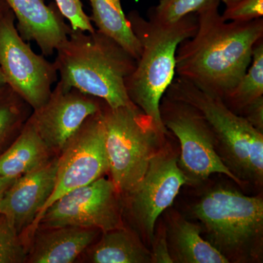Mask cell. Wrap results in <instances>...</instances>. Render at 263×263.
<instances>
[{
  "mask_svg": "<svg viewBox=\"0 0 263 263\" xmlns=\"http://www.w3.org/2000/svg\"><path fill=\"white\" fill-rule=\"evenodd\" d=\"M220 3L197 13L196 32L176 51V74L223 99L248 70L254 46L263 39V19L226 22Z\"/></svg>",
  "mask_w": 263,
  "mask_h": 263,
  "instance_id": "obj_1",
  "label": "cell"
},
{
  "mask_svg": "<svg viewBox=\"0 0 263 263\" xmlns=\"http://www.w3.org/2000/svg\"><path fill=\"white\" fill-rule=\"evenodd\" d=\"M54 62L60 82L103 100L110 108L134 105L126 79L137 60L106 34L74 30L57 50Z\"/></svg>",
  "mask_w": 263,
  "mask_h": 263,
  "instance_id": "obj_2",
  "label": "cell"
},
{
  "mask_svg": "<svg viewBox=\"0 0 263 263\" xmlns=\"http://www.w3.org/2000/svg\"><path fill=\"white\" fill-rule=\"evenodd\" d=\"M127 17L141 46L136 69L126 79L128 97L156 127L170 135L161 119V100L176 75V53L180 43L196 32L197 15H188L173 24L143 18L137 10H132Z\"/></svg>",
  "mask_w": 263,
  "mask_h": 263,
  "instance_id": "obj_3",
  "label": "cell"
},
{
  "mask_svg": "<svg viewBox=\"0 0 263 263\" xmlns=\"http://www.w3.org/2000/svg\"><path fill=\"white\" fill-rule=\"evenodd\" d=\"M165 93L202 114L215 138L219 157L240 182L262 184V132L231 110L222 98L205 92L178 76Z\"/></svg>",
  "mask_w": 263,
  "mask_h": 263,
  "instance_id": "obj_4",
  "label": "cell"
},
{
  "mask_svg": "<svg viewBox=\"0 0 263 263\" xmlns=\"http://www.w3.org/2000/svg\"><path fill=\"white\" fill-rule=\"evenodd\" d=\"M193 211L205 229L208 241L230 262L259 258L263 238L261 197L218 187L204 195Z\"/></svg>",
  "mask_w": 263,
  "mask_h": 263,
  "instance_id": "obj_5",
  "label": "cell"
},
{
  "mask_svg": "<svg viewBox=\"0 0 263 263\" xmlns=\"http://www.w3.org/2000/svg\"><path fill=\"white\" fill-rule=\"evenodd\" d=\"M109 174L122 195L130 193L170 135L162 133L136 105L103 110Z\"/></svg>",
  "mask_w": 263,
  "mask_h": 263,
  "instance_id": "obj_6",
  "label": "cell"
},
{
  "mask_svg": "<svg viewBox=\"0 0 263 263\" xmlns=\"http://www.w3.org/2000/svg\"><path fill=\"white\" fill-rule=\"evenodd\" d=\"M160 112L164 127L179 140V165L189 183L201 182L219 174L242 184L221 160L212 129L197 109L165 93Z\"/></svg>",
  "mask_w": 263,
  "mask_h": 263,
  "instance_id": "obj_7",
  "label": "cell"
},
{
  "mask_svg": "<svg viewBox=\"0 0 263 263\" xmlns=\"http://www.w3.org/2000/svg\"><path fill=\"white\" fill-rule=\"evenodd\" d=\"M58 157L54 190L42 212L24 237L23 241L27 247L40 219L53 202L72 190L103 177L109 172L103 110L85 121L67 142Z\"/></svg>",
  "mask_w": 263,
  "mask_h": 263,
  "instance_id": "obj_8",
  "label": "cell"
},
{
  "mask_svg": "<svg viewBox=\"0 0 263 263\" xmlns=\"http://www.w3.org/2000/svg\"><path fill=\"white\" fill-rule=\"evenodd\" d=\"M15 21L11 9L0 17V68L6 84L36 110L47 101L58 72L22 39Z\"/></svg>",
  "mask_w": 263,
  "mask_h": 263,
  "instance_id": "obj_9",
  "label": "cell"
},
{
  "mask_svg": "<svg viewBox=\"0 0 263 263\" xmlns=\"http://www.w3.org/2000/svg\"><path fill=\"white\" fill-rule=\"evenodd\" d=\"M121 195L111 179L103 176L53 202L43 214L37 228L79 227L101 233L121 228L124 226Z\"/></svg>",
  "mask_w": 263,
  "mask_h": 263,
  "instance_id": "obj_10",
  "label": "cell"
},
{
  "mask_svg": "<svg viewBox=\"0 0 263 263\" xmlns=\"http://www.w3.org/2000/svg\"><path fill=\"white\" fill-rule=\"evenodd\" d=\"M188 179L180 168L179 156L165 143L151 160L146 174L127 197L129 214L152 243L159 216L174 203Z\"/></svg>",
  "mask_w": 263,
  "mask_h": 263,
  "instance_id": "obj_11",
  "label": "cell"
},
{
  "mask_svg": "<svg viewBox=\"0 0 263 263\" xmlns=\"http://www.w3.org/2000/svg\"><path fill=\"white\" fill-rule=\"evenodd\" d=\"M105 105L101 99L66 87L59 81L47 101L32 110L29 121L48 148L59 156L85 121Z\"/></svg>",
  "mask_w": 263,
  "mask_h": 263,
  "instance_id": "obj_12",
  "label": "cell"
},
{
  "mask_svg": "<svg viewBox=\"0 0 263 263\" xmlns=\"http://www.w3.org/2000/svg\"><path fill=\"white\" fill-rule=\"evenodd\" d=\"M58 158L55 156L46 164L16 179L0 203V214L8 219L22 240L53 193Z\"/></svg>",
  "mask_w": 263,
  "mask_h": 263,
  "instance_id": "obj_13",
  "label": "cell"
},
{
  "mask_svg": "<svg viewBox=\"0 0 263 263\" xmlns=\"http://www.w3.org/2000/svg\"><path fill=\"white\" fill-rule=\"evenodd\" d=\"M14 13L21 37L34 41L43 56L49 57L65 42L72 28L65 22L55 3L44 0H5Z\"/></svg>",
  "mask_w": 263,
  "mask_h": 263,
  "instance_id": "obj_14",
  "label": "cell"
},
{
  "mask_svg": "<svg viewBox=\"0 0 263 263\" xmlns=\"http://www.w3.org/2000/svg\"><path fill=\"white\" fill-rule=\"evenodd\" d=\"M100 230L79 227L37 228L27 263H72L97 239Z\"/></svg>",
  "mask_w": 263,
  "mask_h": 263,
  "instance_id": "obj_15",
  "label": "cell"
},
{
  "mask_svg": "<svg viewBox=\"0 0 263 263\" xmlns=\"http://www.w3.org/2000/svg\"><path fill=\"white\" fill-rule=\"evenodd\" d=\"M201 233V227L179 216L170 220L166 236L174 262H230Z\"/></svg>",
  "mask_w": 263,
  "mask_h": 263,
  "instance_id": "obj_16",
  "label": "cell"
},
{
  "mask_svg": "<svg viewBox=\"0 0 263 263\" xmlns=\"http://www.w3.org/2000/svg\"><path fill=\"white\" fill-rule=\"evenodd\" d=\"M55 156L28 119L15 141L0 155V176L18 179Z\"/></svg>",
  "mask_w": 263,
  "mask_h": 263,
  "instance_id": "obj_17",
  "label": "cell"
},
{
  "mask_svg": "<svg viewBox=\"0 0 263 263\" xmlns=\"http://www.w3.org/2000/svg\"><path fill=\"white\" fill-rule=\"evenodd\" d=\"M81 257L91 263H151L152 253L138 236L125 227L103 233Z\"/></svg>",
  "mask_w": 263,
  "mask_h": 263,
  "instance_id": "obj_18",
  "label": "cell"
},
{
  "mask_svg": "<svg viewBox=\"0 0 263 263\" xmlns=\"http://www.w3.org/2000/svg\"><path fill=\"white\" fill-rule=\"evenodd\" d=\"M91 5V22L97 30L117 41L126 51L139 59L141 46L124 13L122 0H88Z\"/></svg>",
  "mask_w": 263,
  "mask_h": 263,
  "instance_id": "obj_19",
  "label": "cell"
},
{
  "mask_svg": "<svg viewBox=\"0 0 263 263\" xmlns=\"http://www.w3.org/2000/svg\"><path fill=\"white\" fill-rule=\"evenodd\" d=\"M32 110L8 84L0 89V155L18 137Z\"/></svg>",
  "mask_w": 263,
  "mask_h": 263,
  "instance_id": "obj_20",
  "label": "cell"
},
{
  "mask_svg": "<svg viewBox=\"0 0 263 263\" xmlns=\"http://www.w3.org/2000/svg\"><path fill=\"white\" fill-rule=\"evenodd\" d=\"M261 97H263V39L254 46L248 70L223 100L238 114L246 105Z\"/></svg>",
  "mask_w": 263,
  "mask_h": 263,
  "instance_id": "obj_21",
  "label": "cell"
},
{
  "mask_svg": "<svg viewBox=\"0 0 263 263\" xmlns=\"http://www.w3.org/2000/svg\"><path fill=\"white\" fill-rule=\"evenodd\" d=\"M219 0H160L148 10V18L162 24H173L190 14H197Z\"/></svg>",
  "mask_w": 263,
  "mask_h": 263,
  "instance_id": "obj_22",
  "label": "cell"
},
{
  "mask_svg": "<svg viewBox=\"0 0 263 263\" xmlns=\"http://www.w3.org/2000/svg\"><path fill=\"white\" fill-rule=\"evenodd\" d=\"M27 252L20 235L0 214V263L26 262Z\"/></svg>",
  "mask_w": 263,
  "mask_h": 263,
  "instance_id": "obj_23",
  "label": "cell"
},
{
  "mask_svg": "<svg viewBox=\"0 0 263 263\" xmlns=\"http://www.w3.org/2000/svg\"><path fill=\"white\" fill-rule=\"evenodd\" d=\"M55 4L74 30L86 32L96 30L90 16L85 13L81 0H55Z\"/></svg>",
  "mask_w": 263,
  "mask_h": 263,
  "instance_id": "obj_24",
  "label": "cell"
},
{
  "mask_svg": "<svg viewBox=\"0 0 263 263\" xmlns=\"http://www.w3.org/2000/svg\"><path fill=\"white\" fill-rule=\"evenodd\" d=\"M221 17L226 22H249L263 16V0H240L226 6Z\"/></svg>",
  "mask_w": 263,
  "mask_h": 263,
  "instance_id": "obj_25",
  "label": "cell"
},
{
  "mask_svg": "<svg viewBox=\"0 0 263 263\" xmlns=\"http://www.w3.org/2000/svg\"><path fill=\"white\" fill-rule=\"evenodd\" d=\"M152 245V261L155 263H174V259L170 253L166 231H159L155 234Z\"/></svg>",
  "mask_w": 263,
  "mask_h": 263,
  "instance_id": "obj_26",
  "label": "cell"
},
{
  "mask_svg": "<svg viewBox=\"0 0 263 263\" xmlns=\"http://www.w3.org/2000/svg\"><path fill=\"white\" fill-rule=\"evenodd\" d=\"M238 114L245 117L254 127L263 133V97L246 105Z\"/></svg>",
  "mask_w": 263,
  "mask_h": 263,
  "instance_id": "obj_27",
  "label": "cell"
},
{
  "mask_svg": "<svg viewBox=\"0 0 263 263\" xmlns=\"http://www.w3.org/2000/svg\"><path fill=\"white\" fill-rule=\"evenodd\" d=\"M15 180L16 179H11V178L0 176V203H1L7 190L13 184Z\"/></svg>",
  "mask_w": 263,
  "mask_h": 263,
  "instance_id": "obj_28",
  "label": "cell"
},
{
  "mask_svg": "<svg viewBox=\"0 0 263 263\" xmlns=\"http://www.w3.org/2000/svg\"><path fill=\"white\" fill-rule=\"evenodd\" d=\"M10 7L5 0H0V17L6 13L8 10H10Z\"/></svg>",
  "mask_w": 263,
  "mask_h": 263,
  "instance_id": "obj_29",
  "label": "cell"
},
{
  "mask_svg": "<svg viewBox=\"0 0 263 263\" xmlns=\"http://www.w3.org/2000/svg\"><path fill=\"white\" fill-rule=\"evenodd\" d=\"M6 85V81H5L4 75H3V71L0 68V89L4 87Z\"/></svg>",
  "mask_w": 263,
  "mask_h": 263,
  "instance_id": "obj_30",
  "label": "cell"
},
{
  "mask_svg": "<svg viewBox=\"0 0 263 263\" xmlns=\"http://www.w3.org/2000/svg\"><path fill=\"white\" fill-rule=\"evenodd\" d=\"M219 1H220V3H222L223 4L226 5V6H228V5L237 3V2L240 1V0H219Z\"/></svg>",
  "mask_w": 263,
  "mask_h": 263,
  "instance_id": "obj_31",
  "label": "cell"
}]
</instances>
